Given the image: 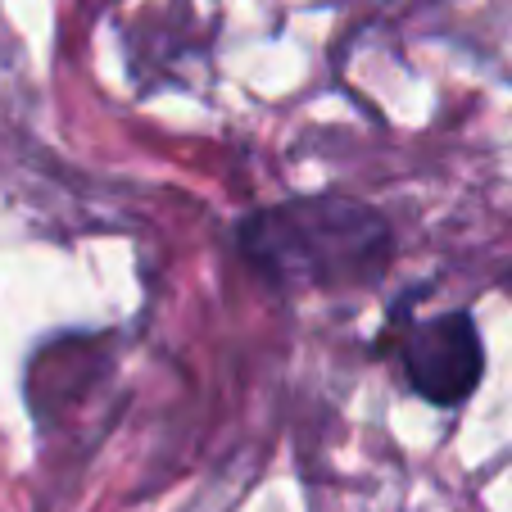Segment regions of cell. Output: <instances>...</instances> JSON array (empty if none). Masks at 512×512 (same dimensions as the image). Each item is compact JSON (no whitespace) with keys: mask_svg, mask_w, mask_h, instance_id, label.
I'll return each instance as SVG.
<instances>
[{"mask_svg":"<svg viewBox=\"0 0 512 512\" xmlns=\"http://www.w3.org/2000/svg\"><path fill=\"white\" fill-rule=\"evenodd\" d=\"M390 227L372 204L349 195H309L250 213L241 250L268 281L290 290L372 286L390 263Z\"/></svg>","mask_w":512,"mask_h":512,"instance_id":"obj_1","label":"cell"},{"mask_svg":"<svg viewBox=\"0 0 512 512\" xmlns=\"http://www.w3.org/2000/svg\"><path fill=\"white\" fill-rule=\"evenodd\" d=\"M404 381L431 404H463L481 381V336L467 313H440L404 336Z\"/></svg>","mask_w":512,"mask_h":512,"instance_id":"obj_2","label":"cell"}]
</instances>
